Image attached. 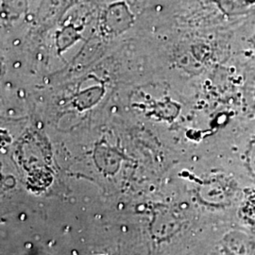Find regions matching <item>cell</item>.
<instances>
[{"instance_id": "obj_1", "label": "cell", "mask_w": 255, "mask_h": 255, "mask_svg": "<svg viewBox=\"0 0 255 255\" xmlns=\"http://www.w3.org/2000/svg\"><path fill=\"white\" fill-rule=\"evenodd\" d=\"M132 14L124 3H116L108 8L105 12L104 25L117 31V29H124L132 24Z\"/></svg>"}, {"instance_id": "obj_2", "label": "cell", "mask_w": 255, "mask_h": 255, "mask_svg": "<svg viewBox=\"0 0 255 255\" xmlns=\"http://www.w3.org/2000/svg\"><path fill=\"white\" fill-rule=\"evenodd\" d=\"M5 5L12 4V6L6 8V11L11 14V16H18L20 13H22L26 9V0H3Z\"/></svg>"}, {"instance_id": "obj_3", "label": "cell", "mask_w": 255, "mask_h": 255, "mask_svg": "<svg viewBox=\"0 0 255 255\" xmlns=\"http://www.w3.org/2000/svg\"><path fill=\"white\" fill-rule=\"evenodd\" d=\"M249 43L252 46V48L255 51V31L250 35V39H249Z\"/></svg>"}]
</instances>
